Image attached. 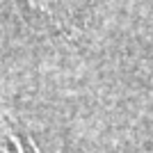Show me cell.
<instances>
[{
	"instance_id": "obj_1",
	"label": "cell",
	"mask_w": 153,
	"mask_h": 153,
	"mask_svg": "<svg viewBox=\"0 0 153 153\" xmlns=\"http://www.w3.org/2000/svg\"><path fill=\"white\" fill-rule=\"evenodd\" d=\"M21 5L25 7V9H30V12H34L37 16H46V7L41 0H19Z\"/></svg>"
}]
</instances>
